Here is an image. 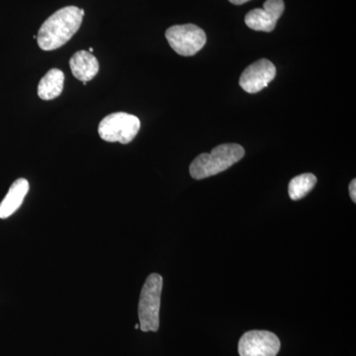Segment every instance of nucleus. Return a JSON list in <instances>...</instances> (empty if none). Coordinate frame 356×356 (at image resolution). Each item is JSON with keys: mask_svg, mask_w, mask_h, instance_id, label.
Segmentation results:
<instances>
[{"mask_svg": "<svg viewBox=\"0 0 356 356\" xmlns=\"http://www.w3.org/2000/svg\"><path fill=\"white\" fill-rule=\"evenodd\" d=\"M83 9L67 6L50 16L40 28L37 42L43 51H54L64 46L79 31L83 23Z\"/></svg>", "mask_w": 356, "mask_h": 356, "instance_id": "f257e3e1", "label": "nucleus"}, {"mask_svg": "<svg viewBox=\"0 0 356 356\" xmlns=\"http://www.w3.org/2000/svg\"><path fill=\"white\" fill-rule=\"evenodd\" d=\"M245 156V149L238 144L220 145L210 154H202L192 161L189 172L194 179H204L219 175L238 163Z\"/></svg>", "mask_w": 356, "mask_h": 356, "instance_id": "f03ea898", "label": "nucleus"}, {"mask_svg": "<svg viewBox=\"0 0 356 356\" xmlns=\"http://www.w3.org/2000/svg\"><path fill=\"white\" fill-rule=\"evenodd\" d=\"M163 284V277L158 273H153L149 275L142 288L138 309L142 332L159 331Z\"/></svg>", "mask_w": 356, "mask_h": 356, "instance_id": "7ed1b4c3", "label": "nucleus"}, {"mask_svg": "<svg viewBox=\"0 0 356 356\" xmlns=\"http://www.w3.org/2000/svg\"><path fill=\"white\" fill-rule=\"evenodd\" d=\"M140 128V122L137 116L117 112L102 119L98 126V134L105 142L127 145L135 139Z\"/></svg>", "mask_w": 356, "mask_h": 356, "instance_id": "20e7f679", "label": "nucleus"}, {"mask_svg": "<svg viewBox=\"0 0 356 356\" xmlns=\"http://www.w3.org/2000/svg\"><path fill=\"white\" fill-rule=\"evenodd\" d=\"M165 38L173 51L184 57L196 55L207 42L205 32L194 24L172 26L166 30Z\"/></svg>", "mask_w": 356, "mask_h": 356, "instance_id": "39448f33", "label": "nucleus"}, {"mask_svg": "<svg viewBox=\"0 0 356 356\" xmlns=\"http://www.w3.org/2000/svg\"><path fill=\"white\" fill-rule=\"evenodd\" d=\"M280 341L273 332L250 331L238 341L240 356H276L280 350Z\"/></svg>", "mask_w": 356, "mask_h": 356, "instance_id": "423d86ee", "label": "nucleus"}, {"mask_svg": "<svg viewBox=\"0 0 356 356\" xmlns=\"http://www.w3.org/2000/svg\"><path fill=\"white\" fill-rule=\"evenodd\" d=\"M275 76V65L270 60L261 58L243 70L240 79V86L243 90L252 95L267 88Z\"/></svg>", "mask_w": 356, "mask_h": 356, "instance_id": "0eeeda50", "label": "nucleus"}, {"mask_svg": "<svg viewBox=\"0 0 356 356\" xmlns=\"http://www.w3.org/2000/svg\"><path fill=\"white\" fill-rule=\"evenodd\" d=\"M284 8L283 0H266L264 8L254 9L245 15V24L254 31H273Z\"/></svg>", "mask_w": 356, "mask_h": 356, "instance_id": "6e6552de", "label": "nucleus"}, {"mask_svg": "<svg viewBox=\"0 0 356 356\" xmlns=\"http://www.w3.org/2000/svg\"><path fill=\"white\" fill-rule=\"evenodd\" d=\"M72 74L83 83L92 81L99 72L97 58L86 51H76L70 60Z\"/></svg>", "mask_w": 356, "mask_h": 356, "instance_id": "1a4fd4ad", "label": "nucleus"}, {"mask_svg": "<svg viewBox=\"0 0 356 356\" xmlns=\"http://www.w3.org/2000/svg\"><path fill=\"white\" fill-rule=\"evenodd\" d=\"M29 189V182L25 178H19L13 182L6 197L0 203V219H7L19 209Z\"/></svg>", "mask_w": 356, "mask_h": 356, "instance_id": "9d476101", "label": "nucleus"}, {"mask_svg": "<svg viewBox=\"0 0 356 356\" xmlns=\"http://www.w3.org/2000/svg\"><path fill=\"white\" fill-rule=\"evenodd\" d=\"M65 74L60 70L51 69L47 72L38 86V95L42 100H53L62 95Z\"/></svg>", "mask_w": 356, "mask_h": 356, "instance_id": "9b49d317", "label": "nucleus"}, {"mask_svg": "<svg viewBox=\"0 0 356 356\" xmlns=\"http://www.w3.org/2000/svg\"><path fill=\"white\" fill-rule=\"evenodd\" d=\"M316 184H317V177L313 173H303L292 178L288 185L289 197L294 201L305 197L309 192L313 191Z\"/></svg>", "mask_w": 356, "mask_h": 356, "instance_id": "f8f14e48", "label": "nucleus"}, {"mask_svg": "<svg viewBox=\"0 0 356 356\" xmlns=\"http://www.w3.org/2000/svg\"><path fill=\"white\" fill-rule=\"evenodd\" d=\"M350 195L351 200L356 202V180L353 179L350 184Z\"/></svg>", "mask_w": 356, "mask_h": 356, "instance_id": "ddd939ff", "label": "nucleus"}, {"mask_svg": "<svg viewBox=\"0 0 356 356\" xmlns=\"http://www.w3.org/2000/svg\"><path fill=\"white\" fill-rule=\"evenodd\" d=\"M229 1L236 6H241V4L247 3L250 0H229Z\"/></svg>", "mask_w": 356, "mask_h": 356, "instance_id": "4468645a", "label": "nucleus"}, {"mask_svg": "<svg viewBox=\"0 0 356 356\" xmlns=\"http://www.w3.org/2000/svg\"><path fill=\"white\" fill-rule=\"evenodd\" d=\"M135 329L136 330H138V329H140V324H137L135 325Z\"/></svg>", "mask_w": 356, "mask_h": 356, "instance_id": "2eb2a0df", "label": "nucleus"}, {"mask_svg": "<svg viewBox=\"0 0 356 356\" xmlns=\"http://www.w3.org/2000/svg\"><path fill=\"white\" fill-rule=\"evenodd\" d=\"M89 53H91V54L93 53V48L89 49Z\"/></svg>", "mask_w": 356, "mask_h": 356, "instance_id": "dca6fc26", "label": "nucleus"}]
</instances>
